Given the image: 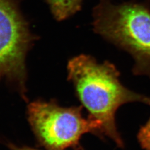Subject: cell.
<instances>
[{"label": "cell", "instance_id": "1", "mask_svg": "<svg viewBox=\"0 0 150 150\" xmlns=\"http://www.w3.org/2000/svg\"><path fill=\"white\" fill-rule=\"evenodd\" d=\"M68 72L79 101L89 112L88 117L101 124V137H108L123 148L116 124L117 110L128 103L150 105V98L126 88L120 81L118 69L108 61L100 63L90 55L81 54L69 61Z\"/></svg>", "mask_w": 150, "mask_h": 150}, {"label": "cell", "instance_id": "5", "mask_svg": "<svg viewBox=\"0 0 150 150\" xmlns=\"http://www.w3.org/2000/svg\"><path fill=\"white\" fill-rule=\"evenodd\" d=\"M84 0H48L55 17L63 20L78 11Z\"/></svg>", "mask_w": 150, "mask_h": 150}, {"label": "cell", "instance_id": "2", "mask_svg": "<svg viewBox=\"0 0 150 150\" xmlns=\"http://www.w3.org/2000/svg\"><path fill=\"white\" fill-rule=\"evenodd\" d=\"M95 33L132 57L135 75L150 78V6L98 0L93 10Z\"/></svg>", "mask_w": 150, "mask_h": 150}, {"label": "cell", "instance_id": "3", "mask_svg": "<svg viewBox=\"0 0 150 150\" xmlns=\"http://www.w3.org/2000/svg\"><path fill=\"white\" fill-rule=\"evenodd\" d=\"M82 107L64 108L55 103L34 101L28 108V118L38 139L49 150H64L78 144L82 136L92 133L101 137V124L84 118Z\"/></svg>", "mask_w": 150, "mask_h": 150}, {"label": "cell", "instance_id": "4", "mask_svg": "<svg viewBox=\"0 0 150 150\" xmlns=\"http://www.w3.org/2000/svg\"><path fill=\"white\" fill-rule=\"evenodd\" d=\"M30 42L26 23L11 0H0V76L22 83Z\"/></svg>", "mask_w": 150, "mask_h": 150}, {"label": "cell", "instance_id": "7", "mask_svg": "<svg viewBox=\"0 0 150 150\" xmlns=\"http://www.w3.org/2000/svg\"><path fill=\"white\" fill-rule=\"evenodd\" d=\"M10 148L11 150H38V149H33V148H29L27 146L18 147L17 146H15V145H10Z\"/></svg>", "mask_w": 150, "mask_h": 150}, {"label": "cell", "instance_id": "6", "mask_svg": "<svg viewBox=\"0 0 150 150\" xmlns=\"http://www.w3.org/2000/svg\"><path fill=\"white\" fill-rule=\"evenodd\" d=\"M138 139L141 146L144 150H150V118L147 123L140 128Z\"/></svg>", "mask_w": 150, "mask_h": 150}]
</instances>
